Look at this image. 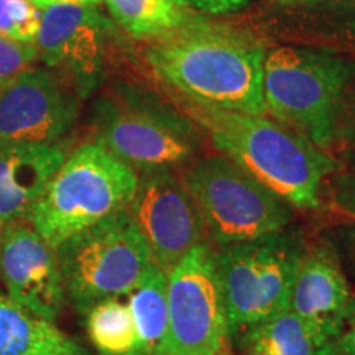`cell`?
Listing matches in <instances>:
<instances>
[{
    "mask_svg": "<svg viewBox=\"0 0 355 355\" xmlns=\"http://www.w3.org/2000/svg\"><path fill=\"white\" fill-rule=\"evenodd\" d=\"M146 60L193 104L266 115L265 51L255 40L220 26L183 25L152 44Z\"/></svg>",
    "mask_w": 355,
    "mask_h": 355,
    "instance_id": "obj_1",
    "label": "cell"
},
{
    "mask_svg": "<svg viewBox=\"0 0 355 355\" xmlns=\"http://www.w3.org/2000/svg\"><path fill=\"white\" fill-rule=\"evenodd\" d=\"M63 141L0 148V225L28 220L58 168L68 157Z\"/></svg>",
    "mask_w": 355,
    "mask_h": 355,
    "instance_id": "obj_15",
    "label": "cell"
},
{
    "mask_svg": "<svg viewBox=\"0 0 355 355\" xmlns=\"http://www.w3.org/2000/svg\"><path fill=\"white\" fill-rule=\"evenodd\" d=\"M166 288V272L153 265L127 295V306L137 331L133 355H168L170 318Z\"/></svg>",
    "mask_w": 355,
    "mask_h": 355,
    "instance_id": "obj_17",
    "label": "cell"
},
{
    "mask_svg": "<svg viewBox=\"0 0 355 355\" xmlns=\"http://www.w3.org/2000/svg\"><path fill=\"white\" fill-rule=\"evenodd\" d=\"M332 209L355 225V178H347L339 184L332 198Z\"/></svg>",
    "mask_w": 355,
    "mask_h": 355,
    "instance_id": "obj_23",
    "label": "cell"
},
{
    "mask_svg": "<svg viewBox=\"0 0 355 355\" xmlns=\"http://www.w3.org/2000/svg\"><path fill=\"white\" fill-rule=\"evenodd\" d=\"M349 79L347 63L332 53L273 48L263 60L266 114L326 152L336 139Z\"/></svg>",
    "mask_w": 355,
    "mask_h": 355,
    "instance_id": "obj_4",
    "label": "cell"
},
{
    "mask_svg": "<svg viewBox=\"0 0 355 355\" xmlns=\"http://www.w3.org/2000/svg\"><path fill=\"white\" fill-rule=\"evenodd\" d=\"M316 355H340V352L337 350L334 343H327L318 349Z\"/></svg>",
    "mask_w": 355,
    "mask_h": 355,
    "instance_id": "obj_28",
    "label": "cell"
},
{
    "mask_svg": "<svg viewBox=\"0 0 355 355\" xmlns=\"http://www.w3.org/2000/svg\"><path fill=\"white\" fill-rule=\"evenodd\" d=\"M110 17L135 38L163 37L184 25L181 0H102Z\"/></svg>",
    "mask_w": 355,
    "mask_h": 355,
    "instance_id": "obj_19",
    "label": "cell"
},
{
    "mask_svg": "<svg viewBox=\"0 0 355 355\" xmlns=\"http://www.w3.org/2000/svg\"><path fill=\"white\" fill-rule=\"evenodd\" d=\"M102 0H33V3L37 6L40 10H44V8H50L55 6H91L97 7Z\"/></svg>",
    "mask_w": 355,
    "mask_h": 355,
    "instance_id": "obj_26",
    "label": "cell"
},
{
    "mask_svg": "<svg viewBox=\"0 0 355 355\" xmlns=\"http://www.w3.org/2000/svg\"><path fill=\"white\" fill-rule=\"evenodd\" d=\"M42 10L33 0H0V35L21 43H37Z\"/></svg>",
    "mask_w": 355,
    "mask_h": 355,
    "instance_id": "obj_21",
    "label": "cell"
},
{
    "mask_svg": "<svg viewBox=\"0 0 355 355\" xmlns=\"http://www.w3.org/2000/svg\"><path fill=\"white\" fill-rule=\"evenodd\" d=\"M0 355H89L55 322L0 293Z\"/></svg>",
    "mask_w": 355,
    "mask_h": 355,
    "instance_id": "obj_16",
    "label": "cell"
},
{
    "mask_svg": "<svg viewBox=\"0 0 355 355\" xmlns=\"http://www.w3.org/2000/svg\"><path fill=\"white\" fill-rule=\"evenodd\" d=\"M354 306L355 296L334 248H304L288 309L308 326L319 345L334 343Z\"/></svg>",
    "mask_w": 355,
    "mask_h": 355,
    "instance_id": "obj_14",
    "label": "cell"
},
{
    "mask_svg": "<svg viewBox=\"0 0 355 355\" xmlns=\"http://www.w3.org/2000/svg\"><path fill=\"white\" fill-rule=\"evenodd\" d=\"M38 60L37 44L21 43L0 35V91L35 68Z\"/></svg>",
    "mask_w": 355,
    "mask_h": 355,
    "instance_id": "obj_22",
    "label": "cell"
},
{
    "mask_svg": "<svg viewBox=\"0 0 355 355\" xmlns=\"http://www.w3.org/2000/svg\"><path fill=\"white\" fill-rule=\"evenodd\" d=\"M334 344L340 355H355V306L350 311L340 334L336 337Z\"/></svg>",
    "mask_w": 355,
    "mask_h": 355,
    "instance_id": "obj_25",
    "label": "cell"
},
{
    "mask_svg": "<svg viewBox=\"0 0 355 355\" xmlns=\"http://www.w3.org/2000/svg\"><path fill=\"white\" fill-rule=\"evenodd\" d=\"M0 235H2V225H0Z\"/></svg>",
    "mask_w": 355,
    "mask_h": 355,
    "instance_id": "obj_30",
    "label": "cell"
},
{
    "mask_svg": "<svg viewBox=\"0 0 355 355\" xmlns=\"http://www.w3.org/2000/svg\"><path fill=\"white\" fill-rule=\"evenodd\" d=\"M166 277L168 355H214L227 349V309L214 245L209 241L199 243Z\"/></svg>",
    "mask_w": 355,
    "mask_h": 355,
    "instance_id": "obj_9",
    "label": "cell"
},
{
    "mask_svg": "<svg viewBox=\"0 0 355 355\" xmlns=\"http://www.w3.org/2000/svg\"><path fill=\"white\" fill-rule=\"evenodd\" d=\"M96 141L137 173L188 166L199 148L198 125L158 97L119 89L94 112Z\"/></svg>",
    "mask_w": 355,
    "mask_h": 355,
    "instance_id": "obj_5",
    "label": "cell"
},
{
    "mask_svg": "<svg viewBox=\"0 0 355 355\" xmlns=\"http://www.w3.org/2000/svg\"><path fill=\"white\" fill-rule=\"evenodd\" d=\"M81 96L48 68L28 69L0 91V148L63 141L79 115Z\"/></svg>",
    "mask_w": 355,
    "mask_h": 355,
    "instance_id": "obj_11",
    "label": "cell"
},
{
    "mask_svg": "<svg viewBox=\"0 0 355 355\" xmlns=\"http://www.w3.org/2000/svg\"><path fill=\"white\" fill-rule=\"evenodd\" d=\"M214 355H234V354L229 352L227 349H224V350H220V352H217V354H214Z\"/></svg>",
    "mask_w": 355,
    "mask_h": 355,
    "instance_id": "obj_29",
    "label": "cell"
},
{
    "mask_svg": "<svg viewBox=\"0 0 355 355\" xmlns=\"http://www.w3.org/2000/svg\"><path fill=\"white\" fill-rule=\"evenodd\" d=\"M188 104V102H186ZM189 119L214 148L291 207L316 209L336 163L301 133L265 115H248L189 102Z\"/></svg>",
    "mask_w": 355,
    "mask_h": 355,
    "instance_id": "obj_2",
    "label": "cell"
},
{
    "mask_svg": "<svg viewBox=\"0 0 355 355\" xmlns=\"http://www.w3.org/2000/svg\"><path fill=\"white\" fill-rule=\"evenodd\" d=\"M55 250L64 296L83 316L101 301L128 295L155 265L127 209L73 235Z\"/></svg>",
    "mask_w": 355,
    "mask_h": 355,
    "instance_id": "obj_6",
    "label": "cell"
},
{
    "mask_svg": "<svg viewBox=\"0 0 355 355\" xmlns=\"http://www.w3.org/2000/svg\"><path fill=\"white\" fill-rule=\"evenodd\" d=\"M110 28V20L97 7L44 8L35 43L40 60L64 78L84 99L102 78Z\"/></svg>",
    "mask_w": 355,
    "mask_h": 355,
    "instance_id": "obj_12",
    "label": "cell"
},
{
    "mask_svg": "<svg viewBox=\"0 0 355 355\" xmlns=\"http://www.w3.org/2000/svg\"><path fill=\"white\" fill-rule=\"evenodd\" d=\"M128 214L150 248L153 263L165 272L199 243L207 229L180 175L171 170L140 173Z\"/></svg>",
    "mask_w": 355,
    "mask_h": 355,
    "instance_id": "obj_10",
    "label": "cell"
},
{
    "mask_svg": "<svg viewBox=\"0 0 355 355\" xmlns=\"http://www.w3.org/2000/svg\"><path fill=\"white\" fill-rule=\"evenodd\" d=\"M0 277L13 301L46 321H56L66 298L56 250L28 220L2 227Z\"/></svg>",
    "mask_w": 355,
    "mask_h": 355,
    "instance_id": "obj_13",
    "label": "cell"
},
{
    "mask_svg": "<svg viewBox=\"0 0 355 355\" xmlns=\"http://www.w3.org/2000/svg\"><path fill=\"white\" fill-rule=\"evenodd\" d=\"M241 334L247 355H316L321 347L291 309L254 324Z\"/></svg>",
    "mask_w": 355,
    "mask_h": 355,
    "instance_id": "obj_18",
    "label": "cell"
},
{
    "mask_svg": "<svg viewBox=\"0 0 355 355\" xmlns=\"http://www.w3.org/2000/svg\"><path fill=\"white\" fill-rule=\"evenodd\" d=\"M216 248L229 336L290 308L293 282L306 245L293 230Z\"/></svg>",
    "mask_w": 355,
    "mask_h": 355,
    "instance_id": "obj_8",
    "label": "cell"
},
{
    "mask_svg": "<svg viewBox=\"0 0 355 355\" xmlns=\"http://www.w3.org/2000/svg\"><path fill=\"white\" fill-rule=\"evenodd\" d=\"M86 329L99 355H133L137 331L130 309L119 298L92 306L86 314Z\"/></svg>",
    "mask_w": 355,
    "mask_h": 355,
    "instance_id": "obj_20",
    "label": "cell"
},
{
    "mask_svg": "<svg viewBox=\"0 0 355 355\" xmlns=\"http://www.w3.org/2000/svg\"><path fill=\"white\" fill-rule=\"evenodd\" d=\"M139 173L99 141L79 145L68 153L28 222L53 248L130 206Z\"/></svg>",
    "mask_w": 355,
    "mask_h": 355,
    "instance_id": "obj_3",
    "label": "cell"
},
{
    "mask_svg": "<svg viewBox=\"0 0 355 355\" xmlns=\"http://www.w3.org/2000/svg\"><path fill=\"white\" fill-rule=\"evenodd\" d=\"M214 247L282 232L291 206L224 155L193 159L180 173Z\"/></svg>",
    "mask_w": 355,
    "mask_h": 355,
    "instance_id": "obj_7",
    "label": "cell"
},
{
    "mask_svg": "<svg viewBox=\"0 0 355 355\" xmlns=\"http://www.w3.org/2000/svg\"><path fill=\"white\" fill-rule=\"evenodd\" d=\"M186 7L209 13V15H229L245 8L252 0H181Z\"/></svg>",
    "mask_w": 355,
    "mask_h": 355,
    "instance_id": "obj_24",
    "label": "cell"
},
{
    "mask_svg": "<svg viewBox=\"0 0 355 355\" xmlns=\"http://www.w3.org/2000/svg\"><path fill=\"white\" fill-rule=\"evenodd\" d=\"M340 241H343L344 248L347 250L350 259L355 261V225L349 229H344L343 232H340Z\"/></svg>",
    "mask_w": 355,
    "mask_h": 355,
    "instance_id": "obj_27",
    "label": "cell"
}]
</instances>
